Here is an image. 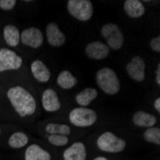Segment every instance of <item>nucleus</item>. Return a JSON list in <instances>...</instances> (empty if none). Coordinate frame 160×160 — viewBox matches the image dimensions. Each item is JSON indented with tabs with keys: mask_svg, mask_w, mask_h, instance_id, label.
Segmentation results:
<instances>
[{
	"mask_svg": "<svg viewBox=\"0 0 160 160\" xmlns=\"http://www.w3.org/2000/svg\"><path fill=\"white\" fill-rule=\"evenodd\" d=\"M8 98L16 109V111L21 116L25 117L28 115H32L36 110V101L34 97L26 89L21 86H14L9 89Z\"/></svg>",
	"mask_w": 160,
	"mask_h": 160,
	"instance_id": "1",
	"label": "nucleus"
},
{
	"mask_svg": "<svg viewBox=\"0 0 160 160\" xmlns=\"http://www.w3.org/2000/svg\"><path fill=\"white\" fill-rule=\"evenodd\" d=\"M97 83L100 88L108 95H114L120 90V82L115 72L108 67L102 68L97 72Z\"/></svg>",
	"mask_w": 160,
	"mask_h": 160,
	"instance_id": "2",
	"label": "nucleus"
},
{
	"mask_svg": "<svg viewBox=\"0 0 160 160\" xmlns=\"http://www.w3.org/2000/svg\"><path fill=\"white\" fill-rule=\"evenodd\" d=\"M69 13L78 20H89L93 16V6L89 0H69L67 3Z\"/></svg>",
	"mask_w": 160,
	"mask_h": 160,
	"instance_id": "3",
	"label": "nucleus"
},
{
	"mask_svg": "<svg viewBox=\"0 0 160 160\" xmlns=\"http://www.w3.org/2000/svg\"><path fill=\"white\" fill-rule=\"evenodd\" d=\"M97 146L103 152L115 153L124 151L126 148V141L116 136L112 132H107L98 138Z\"/></svg>",
	"mask_w": 160,
	"mask_h": 160,
	"instance_id": "4",
	"label": "nucleus"
},
{
	"mask_svg": "<svg viewBox=\"0 0 160 160\" xmlns=\"http://www.w3.org/2000/svg\"><path fill=\"white\" fill-rule=\"evenodd\" d=\"M101 34L106 38L108 47L114 50L122 48L124 44V36L119 26L112 23L106 24L101 29Z\"/></svg>",
	"mask_w": 160,
	"mask_h": 160,
	"instance_id": "5",
	"label": "nucleus"
},
{
	"mask_svg": "<svg viewBox=\"0 0 160 160\" xmlns=\"http://www.w3.org/2000/svg\"><path fill=\"white\" fill-rule=\"evenodd\" d=\"M69 120L76 127H89L96 122L97 114L89 108H77L70 112Z\"/></svg>",
	"mask_w": 160,
	"mask_h": 160,
	"instance_id": "6",
	"label": "nucleus"
},
{
	"mask_svg": "<svg viewBox=\"0 0 160 160\" xmlns=\"http://www.w3.org/2000/svg\"><path fill=\"white\" fill-rule=\"evenodd\" d=\"M21 65V57L10 49H0V72L6 70H17L20 68Z\"/></svg>",
	"mask_w": 160,
	"mask_h": 160,
	"instance_id": "7",
	"label": "nucleus"
},
{
	"mask_svg": "<svg viewBox=\"0 0 160 160\" xmlns=\"http://www.w3.org/2000/svg\"><path fill=\"white\" fill-rule=\"evenodd\" d=\"M20 40L24 45L32 48H38L43 42V36L39 29L31 27L20 34Z\"/></svg>",
	"mask_w": 160,
	"mask_h": 160,
	"instance_id": "8",
	"label": "nucleus"
},
{
	"mask_svg": "<svg viewBox=\"0 0 160 160\" xmlns=\"http://www.w3.org/2000/svg\"><path fill=\"white\" fill-rule=\"evenodd\" d=\"M145 68L146 64L141 57H133L127 65V72L128 76L136 82H142L145 80Z\"/></svg>",
	"mask_w": 160,
	"mask_h": 160,
	"instance_id": "9",
	"label": "nucleus"
},
{
	"mask_svg": "<svg viewBox=\"0 0 160 160\" xmlns=\"http://www.w3.org/2000/svg\"><path fill=\"white\" fill-rule=\"evenodd\" d=\"M86 55L93 60H103L109 54V48L101 41H93L86 45Z\"/></svg>",
	"mask_w": 160,
	"mask_h": 160,
	"instance_id": "10",
	"label": "nucleus"
},
{
	"mask_svg": "<svg viewBox=\"0 0 160 160\" xmlns=\"http://www.w3.org/2000/svg\"><path fill=\"white\" fill-rule=\"evenodd\" d=\"M46 36L47 40L52 46L59 47L62 46L65 41L64 34L60 30L55 22H51L46 27Z\"/></svg>",
	"mask_w": 160,
	"mask_h": 160,
	"instance_id": "11",
	"label": "nucleus"
},
{
	"mask_svg": "<svg viewBox=\"0 0 160 160\" xmlns=\"http://www.w3.org/2000/svg\"><path fill=\"white\" fill-rule=\"evenodd\" d=\"M64 160H85L86 149L82 142H75L63 152Z\"/></svg>",
	"mask_w": 160,
	"mask_h": 160,
	"instance_id": "12",
	"label": "nucleus"
},
{
	"mask_svg": "<svg viewBox=\"0 0 160 160\" xmlns=\"http://www.w3.org/2000/svg\"><path fill=\"white\" fill-rule=\"evenodd\" d=\"M43 108L49 112H54L61 108V102L57 93L53 89H46L42 94Z\"/></svg>",
	"mask_w": 160,
	"mask_h": 160,
	"instance_id": "13",
	"label": "nucleus"
},
{
	"mask_svg": "<svg viewBox=\"0 0 160 160\" xmlns=\"http://www.w3.org/2000/svg\"><path fill=\"white\" fill-rule=\"evenodd\" d=\"M31 70L36 80H38L40 82H46L50 79V71L48 67L43 63L41 61L37 60L34 61L31 64Z\"/></svg>",
	"mask_w": 160,
	"mask_h": 160,
	"instance_id": "14",
	"label": "nucleus"
},
{
	"mask_svg": "<svg viewBox=\"0 0 160 160\" xmlns=\"http://www.w3.org/2000/svg\"><path fill=\"white\" fill-rule=\"evenodd\" d=\"M124 9L128 17L138 18L145 12V7L139 0H127L124 2Z\"/></svg>",
	"mask_w": 160,
	"mask_h": 160,
	"instance_id": "15",
	"label": "nucleus"
},
{
	"mask_svg": "<svg viewBox=\"0 0 160 160\" xmlns=\"http://www.w3.org/2000/svg\"><path fill=\"white\" fill-rule=\"evenodd\" d=\"M25 160H51V155L38 145H31L25 152Z\"/></svg>",
	"mask_w": 160,
	"mask_h": 160,
	"instance_id": "16",
	"label": "nucleus"
},
{
	"mask_svg": "<svg viewBox=\"0 0 160 160\" xmlns=\"http://www.w3.org/2000/svg\"><path fill=\"white\" fill-rule=\"evenodd\" d=\"M133 123L142 128H152V126L155 125L156 123V118L153 115L145 112V111H137L133 115Z\"/></svg>",
	"mask_w": 160,
	"mask_h": 160,
	"instance_id": "17",
	"label": "nucleus"
},
{
	"mask_svg": "<svg viewBox=\"0 0 160 160\" xmlns=\"http://www.w3.org/2000/svg\"><path fill=\"white\" fill-rule=\"evenodd\" d=\"M5 41L12 47L18 46L20 41V33L18 29L13 25H7L4 28Z\"/></svg>",
	"mask_w": 160,
	"mask_h": 160,
	"instance_id": "18",
	"label": "nucleus"
},
{
	"mask_svg": "<svg viewBox=\"0 0 160 160\" xmlns=\"http://www.w3.org/2000/svg\"><path fill=\"white\" fill-rule=\"evenodd\" d=\"M98 92L95 88H91V87H87V88L83 89L81 91L77 96H76V101L77 103L85 108L86 106H88L91 102L97 97Z\"/></svg>",
	"mask_w": 160,
	"mask_h": 160,
	"instance_id": "19",
	"label": "nucleus"
},
{
	"mask_svg": "<svg viewBox=\"0 0 160 160\" xmlns=\"http://www.w3.org/2000/svg\"><path fill=\"white\" fill-rule=\"evenodd\" d=\"M58 84L64 89H70L77 84V79L69 71H62L58 77Z\"/></svg>",
	"mask_w": 160,
	"mask_h": 160,
	"instance_id": "20",
	"label": "nucleus"
},
{
	"mask_svg": "<svg viewBox=\"0 0 160 160\" xmlns=\"http://www.w3.org/2000/svg\"><path fill=\"white\" fill-rule=\"evenodd\" d=\"M28 143V136L23 132H14L9 138L10 147L13 149H19L26 146Z\"/></svg>",
	"mask_w": 160,
	"mask_h": 160,
	"instance_id": "21",
	"label": "nucleus"
},
{
	"mask_svg": "<svg viewBox=\"0 0 160 160\" xmlns=\"http://www.w3.org/2000/svg\"><path fill=\"white\" fill-rule=\"evenodd\" d=\"M47 133L51 134H60V135H68L70 134V128L66 125L60 124H49L46 127Z\"/></svg>",
	"mask_w": 160,
	"mask_h": 160,
	"instance_id": "22",
	"label": "nucleus"
},
{
	"mask_svg": "<svg viewBox=\"0 0 160 160\" xmlns=\"http://www.w3.org/2000/svg\"><path fill=\"white\" fill-rule=\"evenodd\" d=\"M144 138L148 142L159 145L160 144V128H149L146 132H144Z\"/></svg>",
	"mask_w": 160,
	"mask_h": 160,
	"instance_id": "23",
	"label": "nucleus"
},
{
	"mask_svg": "<svg viewBox=\"0 0 160 160\" xmlns=\"http://www.w3.org/2000/svg\"><path fill=\"white\" fill-rule=\"evenodd\" d=\"M48 141L55 146H64L68 143V138L64 135H60V134H51L48 137Z\"/></svg>",
	"mask_w": 160,
	"mask_h": 160,
	"instance_id": "24",
	"label": "nucleus"
},
{
	"mask_svg": "<svg viewBox=\"0 0 160 160\" xmlns=\"http://www.w3.org/2000/svg\"><path fill=\"white\" fill-rule=\"evenodd\" d=\"M17 4L16 0H0V8L5 11H10Z\"/></svg>",
	"mask_w": 160,
	"mask_h": 160,
	"instance_id": "25",
	"label": "nucleus"
},
{
	"mask_svg": "<svg viewBox=\"0 0 160 160\" xmlns=\"http://www.w3.org/2000/svg\"><path fill=\"white\" fill-rule=\"evenodd\" d=\"M151 47L155 52H160V37L153 38L151 40Z\"/></svg>",
	"mask_w": 160,
	"mask_h": 160,
	"instance_id": "26",
	"label": "nucleus"
},
{
	"mask_svg": "<svg viewBox=\"0 0 160 160\" xmlns=\"http://www.w3.org/2000/svg\"><path fill=\"white\" fill-rule=\"evenodd\" d=\"M155 80H156V82H157V84H160V64H158V66H157Z\"/></svg>",
	"mask_w": 160,
	"mask_h": 160,
	"instance_id": "27",
	"label": "nucleus"
},
{
	"mask_svg": "<svg viewBox=\"0 0 160 160\" xmlns=\"http://www.w3.org/2000/svg\"><path fill=\"white\" fill-rule=\"evenodd\" d=\"M154 108L157 111H160V98H157L154 101Z\"/></svg>",
	"mask_w": 160,
	"mask_h": 160,
	"instance_id": "28",
	"label": "nucleus"
},
{
	"mask_svg": "<svg viewBox=\"0 0 160 160\" xmlns=\"http://www.w3.org/2000/svg\"><path fill=\"white\" fill-rule=\"evenodd\" d=\"M94 160H108V159L105 158V157H103V156H99V157H96Z\"/></svg>",
	"mask_w": 160,
	"mask_h": 160,
	"instance_id": "29",
	"label": "nucleus"
},
{
	"mask_svg": "<svg viewBox=\"0 0 160 160\" xmlns=\"http://www.w3.org/2000/svg\"><path fill=\"white\" fill-rule=\"evenodd\" d=\"M0 132H1V130H0Z\"/></svg>",
	"mask_w": 160,
	"mask_h": 160,
	"instance_id": "30",
	"label": "nucleus"
}]
</instances>
